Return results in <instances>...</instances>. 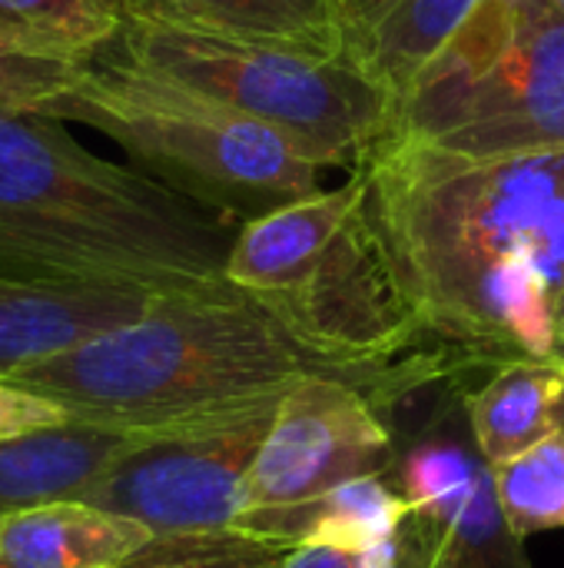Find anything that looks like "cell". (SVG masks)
Returning a JSON list of instances; mask_svg holds the SVG:
<instances>
[{
	"mask_svg": "<svg viewBox=\"0 0 564 568\" xmlns=\"http://www.w3.org/2000/svg\"><path fill=\"white\" fill-rule=\"evenodd\" d=\"M356 170L422 349L449 383L509 363H555L564 150L465 156L379 143Z\"/></svg>",
	"mask_w": 564,
	"mask_h": 568,
	"instance_id": "obj_1",
	"label": "cell"
},
{
	"mask_svg": "<svg viewBox=\"0 0 564 568\" xmlns=\"http://www.w3.org/2000/svg\"><path fill=\"white\" fill-rule=\"evenodd\" d=\"M239 226L50 116H0V276L180 293L226 276Z\"/></svg>",
	"mask_w": 564,
	"mask_h": 568,
	"instance_id": "obj_2",
	"label": "cell"
},
{
	"mask_svg": "<svg viewBox=\"0 0 564 568\" xmlns=\"http://www.w3.org/2000/svg\"><path fill=\"white\" fill-rule=\"evenodd\" d=\"M226 280L312 359L359 386L382 416L409 393L449 383L442 363L422 349L419 320L366 206L359 170L339 186L243 223Z\"/></svg>",
	"mask_w": 564,
	"mask_h": 568,
	"instance_id": "obj_3",
	"label": "cell"
},
{
	"mask_svg": "<svg viewBox=\"0 0 564 568\" xmlns=\"http://www.w3.org/2000/svg\"><path fill=\"white\" fill-rule=\"evenodd\" d=\"M316 373L336 376L223 276L163 293L140 320L3 379L60 403L73 423L143 433L283 396Z\"/></svg>",
	"mask_w": 564,
	"mask_h": 568,
	"instance_id": "obj_4",
	"label": "cell"
},
{
	"mask_svg": "<svg viewBox=\"0 0 564 568\" xmlns=\"http://www.w3.org/2000/svg\"><path fill=\"white\" fill-rule=\"evenodd\" d=\"M50 120L100 130L136 170L236 226L322 193L326 173L336 170L289 133L140 70L113 50L83 67Z\"/></svg>",
	"mask_w": 564,
	"mask_h": 568,
	"instance_id": "obj_5",
	"label": "cell"
},
{
	"mask_svg": "<svg viewBox=\"0 0 564 568\" xmlns=\"http://www.w3.org/2000/svg\"><path fill=\"white\" fill-rule=\"evenodd\" d=\"M386 143H432L465 156L564 150V7L482 0L396 100Z\"/></svg>",
	"mask_w": 564,
	"mask_h": 568,
	"instance_id": "obj_6",
	"label": "cell"
},
{
	"mask_svg": "<svg viewBox=\"0 0 564 568\" xmlns=\"http://www.w3.org/2000/svg\"><path fill=\"white\" fill-rule=\"evenodd\" d=\"M110 50L289 133L336 170H356L392 133L396 100L346 57H309L136 17L126 20Z\"/></svg>",
	"mask_w": 564,
	"mask_h": 568,
	"instance_id": "obj_7",
	"label": "cell"
},
{
	"mask_svg": "<svg viewBox=\"0 0 564 568\" xmlns=\"http://www.w3.org/2000/svg\"><path fill=\"white\" fill-rule=\"evenodd\" d=\"M389 469L392 429L379 406L339 376H306L276 406L233 529L302 546L332 489Z\"/></svg>",
	"mask_w": 564,
	"mask_h": 568,
	"instance_id": "obj_8",
	"label": "cell"
},
{
	"mask_svg": "<svg viewBox=\"0 0 564 568\" xmlns=\"http://www.w3.org/2000/svg\"><path fill=\"white\" fill-rule=\"evenodd\" d=\"M283 396L136 433L83 499L143 523L153 536L233 529L243 483Z\"/></svg>",
	"mask_w": 564,
	"mask_h": 568,
	"instance_id": "obj_9",
	"label": "cell"
},
{
	"mask_svg": "<svg viewBox=\"0 0 564 568\" xmlns=\"http://www.w3.org/2000/svg\"><path fill=\"white\" fill-rule=\"evenodd\" d=\"M429 568H532L512 532L489 463L455 433L419 439L396 469Z\"/></svg>",
	"mask_w": 564,
	"mask_h": 568,
	"instance_id": "obj_10",
	"label": "cell"
},
{
	"mask_svg": "<svg viewBox=\"0 0 564 568\" xmlns=\"http://www.w3.org/2000/svg\"><path fill=\"white\" fill-rule=\"evenodd\" d=\"M163 293L110 283H40L0 276V376L86 346L140 320Z\"/></svg>",
	"mask_w": 564,
	"mask_h": 568,
	"instance_id": "obj_11",
	"label": "cell"
},
{
	"mask_svg": "<svg viewBox=\"0 0 564 568\" xmlns=\"http://www.w3.org/2000/svg\"><path fill=\"white\" fill-rule=\"evenodd\" d=\"M153 532L86 499H53L0 516V568H116Z\"/></svg>",
	"mask_w": 564,
	"mask_h": 568,
	"instance_id": "obj_12",
	"label": "cell"
},
{
	"mask_svg": "<svg viewBox=\"0 0 564 568\" xmlns=\"http://www.w3.org/2000/svg\"><path fill=\"white\" fill-rule=\"evenodd\" d=\"M130 17L309 57H342L346 43L332 0H130Z\"/></svg>",
	"mask_w": 564,
	"mask_h": 568,
	"instance_id": "obj_13",
	"label": "cell"
},
{
	"mask_svg": "<svg viewBox=\"0 0 564 568\" xmlns=\"http://www.w3.org/2000/svg\"><path fill=\"white\" fill-rule=\"evenodd\" d=\"M136 433L66 423L0 443V516L53 499H83Z\"/></svg>",
	"mask_w": 564,
	"mask_h": 568,
	"instance_id": "obj_14",
	"label": "cell"
},
{
	"mask_svg": "<svg viewBox=\"0 0 564 568\" xmlns=\"http://www.w3.org/2000/svg\"><path fill=\"white\" fill-rule=\"evenodd\" d=\"M479 456L499 469L564 426V363H509L462 393Z\"/></svg>",
	"mask_w": 564,
	"mask_h": 568,
	"instance_id": "obj_15",
	"label": "cell"
},
{
	"mask_svg": "<svg viewBox=\"0 0 564 568\" xmlns=\"http://www.w3.org/2000/svg\"><path fill=\"white\" fill-rule=\"evenodd\" d=\"M482 0H392L372 20L349 27L342 57L399 100L455 40Z\"/></svg>",
	"mask_w": 564,
	"mask_h": 568,
	"instance_id": "obj_16",
	"label": "cell"
},
{
	"mask_svg": "<svg viewBox=\"0 0 564 568\" xmlns=\"http://www.w3.org/2000/svg\"><path fill=\"white\" fill-rule=\"evenodd\" d=\"M130 20V0H0V43L53 60L90 63Z\"/></svg>",
	"mask_w": 564,
	"mask_h": 568,
	"instance_id": "obj_17",
	"label": "cell"
},
{
	"mask_svg": "<svg viewBox=\"0 0 564 568\" xmlns=\"http://www.w3.org/2000/svg\"><path fill=\"white\" fill-rule=\"evenodd\" d=\"M412 516V506L389 473H369L342 483L322 503L306 542L362 552L396 536Z\"/></svg>",
	"mask_w": 564,
	"mask_h": 568,
	"instance_id": "obj_18",
	"label": "cell"
},
{
	"mask_svg": "<svg viewBox=\"0 0 564 568\" xmlns=\"http://www.w3.org/2000/svg\"><path fill=\"white\" fill-rule=\"evenodd\" d=\"M492 479L499 506L519 539L564 529V426L512 463L492 469Z\"/></svg>",
	"mask_w": 564,
	"mask_h": 568,
	"instance_id": "obj_19",
	"label": "cell"
},
{
	"mask_svg": "<svg viewBox=\"0 0 564 568\" xmlns=\"http://www.w3.org/2000/svg\"><path fill=\"white\" fill-rule=\"evenodd\" d=\"M296 546L239 529L153 536L116 568H279Z\"/></svg>",
	"mask_w": 564,
	"mask_h": 568,
	"instance_id": "obj_20",
	"label": "cell"
},
{
	"mask_svg": "<svg viewBox=\"0 0 564 568\" xmlns=\"http://www.w3.org/2000/svg\"><path fill=\"white\" fill-rule=\"evenodd\" d=\"M83 67L0 43V116H50L76 87Z\"/></svg>",
	"mask_w": 564,
	"mask_h": 568,
	"instance_id": "obj_21",
	"label": "cell"
},
{
	"mask_svg": "<svg viewBox=\"0 0 564 568\" xmlns=\"http://www.w3.org/2000/svg\"><path fill=\"white\" fill-rule=\"evenodd\" d=\"M66 423H73V419L60 403H53L40 393H30L0 376V443L20 439L30 433H43V429H57Z\"/></svg>",
	"mask_w": 564,
	"mask_h": 568,
	"instance_id": "obj_22",
	"label": "cell"
},
{
	"mask_svg": "<svg viewBox=\"0 0 564 568\" xmlns=\"http://www.w3.org/2000/svg\"><path fill=\"white\" fill-rule=\"evenodd\" d=\"M279 568H359L356 566V552L346 549H332V546H319V542H302L296 546L286 562Z\"/></svg>",
	"mask_w": 564,
	"mask_h": 568,
	"instance_id": "obj_23",
	"label": "cell"
},
{
	"mask_svg": "<svg viewBox=\"0 0 564 568\" xmlns=\"http://www.w3.org/2000/svg\"><path fill=\"white\" fill-rule=\"evenodd\" d=\"M336 3V10H339V17H342V27L349 30V27H359V23H366V20H372L379 10H386L392 0H332Z\"/></svg>",
	"mask_w": 564,
	"mask_h": 568,
	"instance_id": "obj_24",
	"label": "cell"
},
{
	"mask_svg": "<svg viewBox=\"0 0 564 568\" xmlns=\"http://www.w3.org/2000/svg\"><path fill=\"white\" fill-rule=\"evenodd\" d=\"M555 363H564V290L555 306Z\"/></svg>",
	"mask_w": 564,
	"mask_h": 568,
	"instance_id": "obj_25",
	"label": "cell"
},
{
	"mask_svg": "<svg viewBox=\"0 0 564 568\" xmlns=\"http://www.w3.org/2000/svg\"><path fill=\"white\" fill-rule=\"evenodd\" d=\"M555 3H558V7H564V0H555Z\"/></svg>",
	"mask_w": 564,
	"mask_h": 568,
	"instance_id": "obj_26",
	"label": "cell"
}]
</instances>
